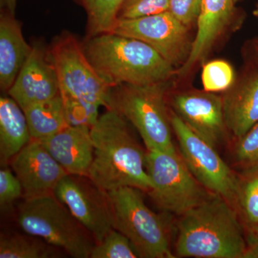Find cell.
Segmentation results:
<instances>
[{"label": "cell", "mask_w": 258, "mask_h": 258, "mask_svg": "<svg viewBox=\"0 0 258 258\" xmlns=\"http://www.w3.org/2000/svg\"><path fill=\"white\" fill-rule=\"evenodd\" d=\"M251 232L247 239V252L246 257H258V224L251 227Z\"/></svg>", "instance_id": "obj_31"}, {"label": "cell", "mask_w": 258, "mask_h": 258, "mask_svg": "<svg viewBox=\"0 0 258 258\" xmlns=\"http://www.w3.org/2000/svg\"><path fill=\"white\" fill-rule=\"evenodd\" d=\"M168 82L145 86L121 84L110 89L107 109L114 110L131 122L147 151H176L166 104Z\"/></svg>", "instance_id": "obj_4"}, {"label": "cell", "mask_w": 258, "mask_h": 258, "mask_svg": "<svg viewBox=\"0 0 258 258\" xmlns=\"http://www.w3.org/2000/svg\"><path fill=\"white\" fill-rule=\"evenodd\" d=\"M8 93L23 111L60 94L57 72L49 50L40 45L32 47L31 53Z\"/></svg>", "instance_id": "obj_14"}, {"label": "cell", "mask_w": 258, "mask_h": 258, "mask_svg": "<svg viewBox=\"0 0 258 258\" xmlns=\"http://www.w3.org/2000/svg\"><path fill=\"white\" fill-rule=\"evenodd\" d=\"M227 129L240 139L258 123V70H249L222 97Z\"/></svg>", "instance_id": "obj_16"}, {"label": "cell", "mask_w": 258, "mask_h": 258, "mask_svg": "<svg viewBox=\"0 0 258 258\" xmlns=\"http://www.w3.org/2000/svg\"><path fill=\"white\" fill-rule=\"evenodd\" d=\"M238 139L235 148L236 159L241 164L258 170V123Z\"/></svg>", "instance_id": "obj_28"}, {"label": "cell", "mask_w": 258, "mask_h": 258, "mask_svg": "<svg viewBox=\"0 0 258 258\" xmlns=\"http://www.w3.org/2000/svg\"><path fill=\"white\" fill-rule=\"evenodd\" d=\"M238 1H240V0H234V2H235V3H237V2H238Z\"/></svg>", "instance_id": "obj_35"}, {"label": "cell", "mask_w": 258, "mask_h": 258, "mask_svg": "<svg viewBox=\"0 0 258 258\" xmlns=\"http://www.w3.org/2000/svg\"><path fill=\"white\" fill-rule=\"evenodd\" d=\"M23 196L20 180L8 169L0 170V206L2 210L9 209L14 202Z\"/></svg>", "instance_id": "obj_29"}, {"label": "cell", "mask_w": 258, "mask_h": 258, "mask_svg": "<svg viewBox=\"0 0 258 258\" xmlns=\"http://www.w3.org/2000/svg\"><path fill=\"white\" fill-rule=\"evenodd\" d=\"M142 254L126 236L112 230L101 242L95 244L90 258H138Z\"/></svg>", "instance_id": "obj_23"}, {"label": "cell", "mask_w": 258, "mask_h": 258, "mask_svg": "<svg viewBox=\"0 0 258 258\" xmlns=\"http://www.w3.org/2000/svg\"><path fill=\"white\" fill-rule=\"evenodd\" d=\"M170 118L180 155L193 176L209 191L230 204L237 203L240 181L215 147L195 134L174 111Z\"/></svg>", "instance_id": "obj_9"}, {"label": "cell", "mask_w": 258, "mask_h": 258, "mask_svg": "<svg viewBox=\"0 0 258 258\" xmlns=\"http://www.w3.org/2000/svg\"><path fill=\"white\" fill-rule=\"evenodd\" d=\"M53 195L92 235L96 243L114 229L109 194L88 176L68 174L55 186Z\"/></svg>", "instance_id": "obj_10"}, {"label": "cell", "mask_w": 258, "mask_h": 258, "mask_svg": "<svg viewBox=\"0 0 258 258\" xmlns=\"http://www.w3.org/2000/svg\"><path fill=\"white\" fill-rule=\"evenodd\" d=\"M15 15L1 9L0 14V87L8 92L31 53Z\"/></svg>", "instance_id": "obj_18"}, {"label": "cell", "mask_w": 258, "mask_h": 258, "mask_svg": "<svg viewBox=\"0 0 258 258\" xmlns=\"http://www.w3.org/2000/svg\"><path fill=\"white\" fill-rule=\"evenodd\" d=\"M32 140L25 112L12 97L0 98V163L6 166Z\"/></svg>", "instance_id": "obj_19"}, {"label": "cell", "mask_w": 258, "mask_h": 258, "mask_svg": "<svg viewBox=\"0 0 258 258\" xmlns=\"http://www.w3.org/2000/svg\"><path fill=\"white\" fill-rule=\"evenodd\" d=\"M32 140L42 141L69 126L60 93L25 111Z\"/></svg>", "instance_id": "obj_20"}, {"label": "cell", "mask_w": 258, "mask_h": 258, "mask_svg": "<svg viewBox=\"0 0 258 258\" xmlns=\"http://www.w3.org/2000/svg\"><path fill=\"white\" fill-rule=\"evenodd\" d=\"M176 252L181 257H246L247 242L237 212L219 195L181 215Z\"/></svg>", "instance_id": "obj_2"}, {"label": "cell", "mask_w": 258, "mask_h": 258, "mask_svg": "<svg viewBox=\"0 0 258 258\" xmlns=\"http://www.w3.org/2000/svg\"><path fill=\"white\" fill-rule=\"evenodd\" d=\"M40 142L68 174L88 176L94 152L91 127L69 125Z\"/></svg>", "instance_id": "obj_15"}, {"label": "cell", "mask_w": 258, "mask_h": 258, "mask_svg": "<svg viewBox=\"0 0 258 258\" xmlns=\"http://www.w3.org/2000/svg\"><path fill=\"white\" fill-rule=\"evenodd\" d=\"M142 191L131 186L108 191L114 215L113 228L133 242L142 257H175L165 220L148 208Z\"/></svg>", "instance_id": "obj_6"}, {"label": "cell", "mask_w": 258, "mask_h": 258, "mask_svg": "<svg viewBox=\"0 0 258 258\" xmlns=\"http://www.w3.org/2000/svg\"><path fill=\"white\" fill-rule=\"evenodd\" d=\"M174 113L195 134L216 147L226 129L221 97L205 91L176 94L171 101Z\"/></svg>", "instance_id": "obj_12"}, {"label": "cell", "mask_w": 258, "mask_h": 258, "mask_svg": "<svg viewBox=\"0 0 258 258\" xmlns=\"http://www.w3.org/2000/svg\"><path fill=\"white\" fill-rule=\"evenodd\" d=\"M25 200L52 195L67 171L40 141L32 140L10 161Z\"/></svg>", "instance_id": "obj_13"}, {"label": "cell", "mask_w": 258, "mask_h": 258, "mask_svg": "<svg viewBox=\"0 0 258 258\" xmlns=\"http://www.w3.org/2000/svg\"><path fill=\"white\" fill-rule=\"evenodd\" d=\"M57 247L35 236L2 233L1 258H50L58 257Z\"/></svg>", "instance_id": "obj_21"}, {"label": "cell", "mask_w": 258, "mask_h": 258, "mask_svg": "<svg viewBox=\"0 0 258 258\" xmlns=\"http://www.w3.org/2000/svg\"><path fill=\"white\" fill-rule=\"evenodd\" d=\"M19 227L74 258H88L96 244L92 235L52 195L25 200L18 213Z\"/></svg>", "instance_id": "obj_5"}, {"label": "cell", "mask_w": 258, "mask_h": 258, "mask_svg": "<svg viewBox=\"0 0 258 258\" xmlns=\"http://www.w3.org/2000/svg\"><path fill=\"white\" fill-rule=\"evenodd\" d=\"M146 166L152 185L147 193L164 211L181 216L213 195L207 192L176 151L147 150Z\"/></svg>", "instance_id": "obj_7"}, {"label": "cell", "mask_w": 258, "mask_h": 258, "mask_svg": "<svg viewBox=\"0 0 258 258\" xmlns=\"http://www.w3.org/2000/svg\"><path fill=\"white\" fill-rule=\"evenodd\" d=\"M48 50L62 99L107 106L111 88L89 62L83 44L76 37L68 32L62 34L56 37Z\"/></svg>", "instance_id": "obj_8"}, {"label": "cell", "mask_w": 258, "mask_h": 258, "mask_svg": "<svg viewBox=\"0 0 258 258\" xmlns=\"http://www.w3.org/2000/svg\"><path fill=\"white\" fill-rule=\"evenodd\" d=\"M85 10L88 19L87 37L113 32L124 0H75Z\"/></svg>", "instance_id": "obj_22"}, {"label": "cell", "mask_w": 258, "mask_h": 258, "mask_svg": "<svg viewBox=\"0 0 258 258\" xmlns=\"http://www.w3.org/2000/svg\"><path fill=\"white\" fill-rule=\"evenodd\" d=\"M235 3L234 0H203L196 36L187 59L178 70L179 76H184L197 63L206 58L218 37L230 23Z\"/></svg>", "instance_id": "obj_17"}, {"label": "cell", "mask_w": 258, "mask_h": 258, "mask_svg": "<svg viewBox=\"0 0 258 258\" xmlns=\"http://www.w3.org/2000/svg\"><path fill=\"white\" fill-rule=\"evenodd\" d=\"M86 57L110 88L121 84L145 85L167 82L174 74L171 66L145 42L108 32L86 37Z\"/></svg>", "instance_id": "obj_3"}, {"label": "cell", "mask_w": 258, "mask_h": 258, "mask_svg": "<svg viewBox=\"0 0 258 258\" xmlns=\"http://www.w3.org/2000/svg\"><path fill=\"white\" fill-rule=\"evenodd\" d=\"M203 0H169V10L179 21L186 27L198 21Z\"/></svg>", "instance_id": "obj_30"}, {"label": "cell", "mask_w": 258, "mask_h": 258, "mask_svg": "<svg viewBox=\"0 0 258 258\" xmlns=\"http://www.w3.org/2000/svg\"><path fill=\"white\" fill-rule=\"evenodd\" d=\"M169 0H124L118 20H132L169 11Z\"/></svg>", "instance_id": "obj_26"}, {"label": "cell", "mask_w": 258, "mask_h": 258, "mask_svg": "<svg viewBox=\"0 0 258 258\" xmlns=\"http://www.w3.org/2000/svg\"><path fill=\"white\" fill-rule=\"evenodd\" d=\"M255 14L257 15L258 16V8H257V10H256V12H255Z\"/></svg>", "instance_id": "obj_34"}, {"label": "cell", "mask_w": 258, "mask_h": 258, "mask_svg": "<svg viewBox=\"0 0 258 258\" xmlns=\"http://www.w3.org/2000/svg\"><path fill=\"white\" fill-rule=\"evenodd\" d=\"M62 101L69 125H86L91 128L99 117L100 107L76 100Z\"/></svg>", "instance_id": "obj_27"}, {"label": "cell", "mask_w": 258, "mask_h": 258, "mask_svg": "<svg viewBox=\"0 0 258 258\" xmlns=\"http://www.w3.org/2000/svg\"><path fill=\"white\" fill-rule=\"evenodd\" d=\"M0 3H1V9L6 10L11 14L15 15L17 0H0Z\"/></svg>", "instance_id": "obj_33"}, {"label": "cell", "mask_w": 258, "mask_h": 258, "mask_svg": "<svg viewBox=\"0 0 258 258\" xmlns=\"http://www.w3.org/2000/svg\"><path fill=\"white\" fill-rule=\"evenodd\" d=\"M93 159L88 176L107 191L124 187L148 192L152 182L146 166L147 152L134 138L126 119L107 109L91 128Z\"/></svg>", "instance_id": "obj_1"}, {"label": "cell", "mask_w": 258, "mask_h": 258, "mask_svg": "<svg viewBox=\"0 0 258 258\" xmlns=\"http://www.w3.org/2000/svg\"><path fill=\"white\" fill-rule=\"evenodd\" d=\"M113 33L152 47L172 66H182L191 51L189 28L170 12L132 20H118Z\"/></svg>", "instance_id": "obj_11"}, {"label": "cell", "mask_w": 258, "mask_h": 258, "mask_svg": "<svg viewBox=\"0 0 258 258\" xmlns=\"http://www.w3.org/2000/svg\"><path fill=\"white\" fill-rule=\"evenodd\" d=\"M249 55L254 67L258 70V37L250 42Z\"/></svg>", "instance_id": "obj_32"}, {"label": "cell", "mask_w": 258, "mask_h": 258, "mask_svg": "<svg viewBox=\"0 0 258 258\" xmlns=\"http://www.w3.org/2000/svg\"><path fill=\"white\" fill-rule=\"evenodd\" d=\"M235 74L232 66L224 60H213L204 66L202 81L208 92L226 91L234 84Z\"/></svg>", "instance_id": "obj_25"}, {"label": "cell", "mask_w": 258, "mask_h": 258, "mask_svg": "<svg viewBox=\"0 0 258 258\" xmlns=\"http://www.w3.org/2000/svg\"><path fill=\"white\" fill-rule=\"evenodd\" d=\"M237 203L244 221L249 226L258 224V170H253L244 181H240Z\"/></svg>", "instance_id": "obj_24"}]
</instances>
